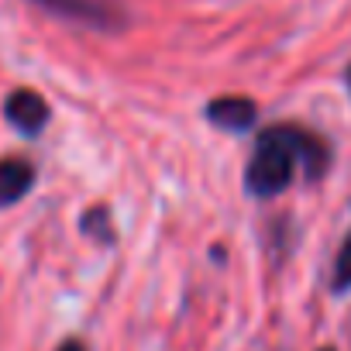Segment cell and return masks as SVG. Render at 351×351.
<instances>
[{"label":"cell","instance_id":"2","mask_svg":"<svg viewBox=\"0 0 351 351\" xmlns=\"http://www.w3.org/2000/svg\"><path fill=\"white\" fill-rule=\"evenodd\" d=\"M35 4L97 32H121L128 25V11L121 0H35Z\"/></svg>","mask_w":351,"mask_h":351},{"label":"cell","instance_id":"1","mask_svg":"<svg viewBox=\"0 0 351 351\" xmlns=\"http://www.w3.org/2000/svg\"><path fill=\"white\" fill-rule=\"evenodd\" d=\"M327 165H330V148L324 138H317L300 124H272L255 141V152L245 169V186L252 197L269 200L293 183L296 169H303L306 183H317L327 172Z\"/></svg>","mask_w":351,"mask_h":351},{"label":"cell","instance_id":"10","mask_svg":"<svg viewBox=\"0 0 351 351\" xmlns=\"http://www.w3.org/2000/svg\"><path fill=\"white\" fill-rule=\"evenodd\" d=\"M320 351H334V348H320Z\"/></svg>","mask_w":351,"mask_h":351},{"label":"cell","instance_id":"3","mask_svg":"<svg viewBox=\"0 0 351 351\" xmlns=\"http://www.w3.org/2000/svg\"><path fill=\"white\" fill-rule=\"evenodd\" d=\"M4 117H8V124L11 128H18L21 134H28V138H35V134H42V128L49 124V104L42 100V93H35V90H14V93H8V100H4Z\"/></svg>","mask_w":351,"mask_h":351},{"label":"cell","instance_id":"6","mask_svg":"<svg viewBox=\"0 0 351 351\" xmlns=\"http://www.w3.org/2000/svg\"><path fill=\"white\" fill-rule=\"evenodd\" d=\"M80 231H83L86 238L100 241V245H114V241H117L114 217H110L107 207H90V210L83 214V221H80Z\"/></svg>","mask_w":351,"mask_h":351},{"label":"cell","instance_id":"8","mask_svg":"<svg viewBox=\"0 0 351 351\" xmlns=\"http://www.w3.org/2000/svg\"><path fill=\"white\" fill-rule=\"evenodd\" d=\"M59 351H86V344H83V341H62Z\"/></svg>","mask_w":351,"mask_h":351},{"label":"cell","instance_id":"4","mask_svg":"<svg viewBox=\"0 0 351 351\" xmlns=\"http://www.w3.org/2000/svg\"><path fill=\"white\" fill-rule=\"evenodd\" d=\"M32 186H35V165L25 155L0 158V207H14L32 193Z\"/></svg>","mask_w":351,"mask_h":351},{"label":"cell","instance_id":"9","mask_svg":"<svg viewBox=\"0 0 351 351\" xmlns=\"http://www.w3.org/2000/svg\"><path fill=\"white\" fill-rule=\"evenodd\" d=\"M348 86H351V66H348Z\"/></svg>","mask_w":351,"mask_h":351},{"label":"cell","instance_id":"7","mask_svg":"<svg viewBox=\"0 0 351 351\" xmlns=\"http://www.w3.org/2000/svg\"><path fill=\"white\" fill-rule=\"evenodd\" d=\"M334 293H344L351 289V234L344 238L341 252H337V262H334V282H330Z\"/></svg>","mask_w":351,"mask_h":351},{"label":"cell","instance_id":"5","mask_svg":"<svg viewBox=\"0 0 351 351\" xmlns=\"http://www.w3.org/2000/svg\"><path fill=\"white\" fill-rule=\"evenodd\" d=\"M207 121L224 131H248L258 121V107L248 97H217L207 104Z\"/></svg>","mask_w":351,"mask_h":351}]
</instances>
